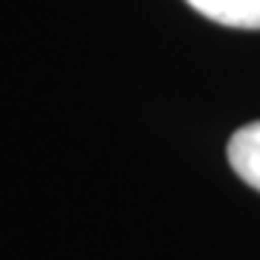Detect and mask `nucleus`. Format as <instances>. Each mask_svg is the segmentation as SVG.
Listing matches in <instances>:
<instances>
[{
  "mask_svg": "<svg viewBox=\"0 0 260 260\" xmlns=\"http://www.w3.org/2000/svg\"><path fill=\"white\" fill-rule=\"evenodd\" d=\"M200 15L232 29H260V0H188Z\"/></svg>",
  "mask_w": 260,
  "mask_h": 260,
  "instance_id": "f03ea898",
  "label": "nucleus"
},
{
  "mask_svg": "<svg viewBox=\"0 0 260 260\" xmlns=\"http://www.w3.org/2000/svg\"><path fill=\"white\" fill-rule=\"evenodd\" d=\"M229 162H232L234 174L260 191V121L246 124L232 136L229 142Z\"/></svg>",
  "mask_w": 260,
  "mask_h": 260,
  "instance_id": "f257e3e1",
  "label": "nucleus"
}]
</instances>
